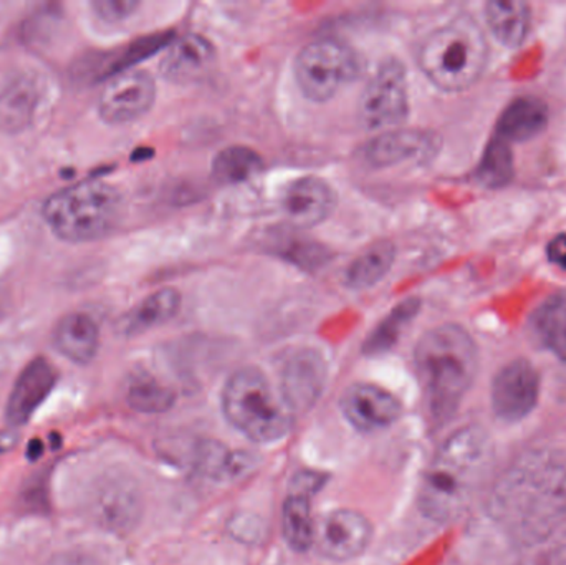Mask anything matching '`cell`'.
<instances>
[{
  "mask_svg": "<svg viewBox=\"0 0 566 565\" xmlns=\"http://www.w3.org/2000/svg\"><path fill=\"white\" fill-rule=\"evenodd\" d=\"M489 513L515 540L537 544L566 524V451L532 450L492 488Z\"/></svg>",
  "mask_w": 566,
  "mask_h": 565,
  "instance_id": "cell-1",
  "label": "cell"
},
{
  "mask_svg": "<svg viewBox=\"0 0 566 565\" xmlns=\"http://www.w3.org/2000/svg\"><path fill=\"white\" fill-rule=\"evenodd\" d=\"M494 461L491 438L479 427L452 433L439 448L422 478L418 506L432 523L458 520L481 490Z\"/></svg>",
  "mask_w": 566,
  "mask_h": 565,
  "instance_id": "cell-2",
  "label": "cell"
},
{
  "mask_svg": "<svg viewBox=\"0 0 566 565\" xmlns=\"http://www.w3.org/2000/svg\"><path fill=\"white\" fill-rule=\"evenodd\" d=\"M415 365L429 415L444 425L454 417L479 370L478 345L465 328L439 325L419 338Z\"/></svg>",
  "mask_w": 566,
  "mask_h": 565,
  "instance_id": "cell-3",
  "label": "cell"
},
{
  "mask_svg": "<svg viewBox=\"0 0 566 565\" xmlns=\"http://www.w3.org/2000/svg\"><path fill=\"white\" fill-rule=\"evenodd\" d=\"M489 46L479 23L459 15L429 33L418 53L422 73L442 92L471 88L488 65Z\"/></svg>",
  "mask_w": 566,
  "mask_h": 565,
  "instance_id": "cell-4",
  "label": "cell"
},
{
  "mask_svg": "<svg viewBox=\"0 0 566 565\" xmlns=\"http://www.w3.org/2000/svg\"><path fill=\"white\" fill-rule=\"evenodd\" d=\"M123 199L118 189L102 181H85L46 199L42 215L56 238L90 242L105 238L118 226Z\"/></svg>",
  "mask_w": 566,
  "mask_h": 565,
  "instance_id": "cell-5",
  "label": "cell"
},
{
  "mask_svg": "<svg viewBox=\"0 0 566 565\" xmlns=\"http://www.w3.org/2000/svg\"><path fill=\"white\" fill-rule=\"evenodd\" d=\"M222 411L226 420L252 443H275L292 430L293 415L255 367L232 374L222 391Z\"/></svg>",
  "mask_w": 566,
  "mask_h": 565,
  "instance_id": "cell-6",
  "label": "cell"
},
{
  "mask_svg": "<svg viewBox=\"0 0 566 565\" xmlns=\"http://www.w3.org/2000/svg\"><path fill=\"white\" fill-rule=\"evenodd\" d=\"M363 62L358 53L335 39L306 43L295 60V76L300 90L312 102L332 100L361 75Z\"/></svg>",
  "mask_w": 566,
  "mask_h": 565,
  "instance_id": "cell-7",
  "label": "cell"
},
{
  "mask_svg": "<svg viewBox=\"0 0 566 565\" xmlns=\"http://www.w3.org/2000/svg\"><path fill=\"white\" fill-rule=\"evenodd\" d=\"M359 122L369 132L396 129L409 115L408 79L399 60L386 59L363 90Z\"/></svg>",
  "mask_w": 566,
  "mask_h": 565,
  "instance_id": "cell-8",
  "label": "cell"
},
{
  "mask_svg": "<svg viewBox=\"0 0 566 565\" xmlns=\"http://www.w3.org/2000/svg\"><path fill=\"white\" fill-rule=\"evenodd\" d=\"M90 520L108 533H132L143 514L138 484L125 474L109 473L93 483L86 498Z\"/></svg>",
  "mask_w": 566,
  "mask_h": 565,
  "instance_id": "cell-9",
  "label": "cell"
},
{
  "mask_svg": "<svg viewBox=\"0 0 566 565\" xmlns=\"http://www.w3.org/2000/svg\"><path fill=\"white\" fill-rule=\"evenodd\" d=\"M373 526L358 511L336 510L315 523L313 546L319 556L333 563L356 559L368 550Z\"/></svg>",
  "mask_w": 566,
  "mask_h": 565,
  "instance_id": "cell-10",
  "label": "cell"
},
{
  "mask_svg": "<svg viewBox=\"0 0 566 565\" xmlns=\"http://www.w3.org/2000/svg\"><path fill=\"white\" fill-rule=\"evenodd\" d=\"M156 82L145 70H123L112 76L98 100L99 116L109 125L136 122L151 109Z\"/></svg>",
  "mask_w": 566,
  "mask_h": 565,
  "instance_id": "cell-11",
  "label": "cell"
},
{
  "mask_svg": "<svg viewBox=\"0 0 566 565\" xmlns=\"http://www.w3.org/2000/svg\"><path fill=\"white\" fill-rule=\"evenodd\" d=\"M492 408L499 420L507 423L527 418L541 398V375L537 368L524 358L505 365L492 384Z\"/></svg>",
  "mask_w": 566,
  "mask_h": 565,
  "instance_id": "cell-12",
  "label": "cell"
},
{
  "mask_svg": "<svg viewBox=\"0 0 566 565\" xmlns=\"http://www.w3.org/2000/svg\"><path fill=\"white\" fill-rule=\"evenodd\" d=\"M345 420L361 433L386 430L402 414V405L391 391L373 384H353L339 398Z\"/></svg>",
  "mask_w": 566,
  "mask_h": 565,
  "instance_id": "cell-13",
  "label": "cell"
},
{
  "mask_svg": "<svg viewBox=\"0 0 566 565\" xmlns=\"http://www.w3.org/2000/svg\"><path fill=\"white\" fill-rule=\"evenodd\" d=\"M326 381V365L322 355L303 348L286 358L281 375V397L290 414H305L322 397Z\"/></svg>",
  "mask_w": 566,
  "mask_h": 565,
  "instance_id": "cell-14",
  "label": "cell"
},
{
  "mask_svg": "<svg viewBox=\"0 0 566 565\" xmlns=\"http://www.w3.org/2000/svg\"><path fill=\"white\" fill-rule=\"evenodd\" d=\"M325 486V474L318 471H300L290 484L282 508V531L286 544L295 553H305L313 546L315 521L312 517V500Z\"/></svg>",
  "mask_w": 566,
  "mask_h": 565,
  "instance_id": "cell-15",
  "label": "cell"
},
{
  "mask_svg": "<svg viewBox=\"0 0 566 565\" xmlns=\"http://www.w3.org/2000/svg\"><path fill=\"white\" fill-rule=\"evenodd\" d=\"M59 380V372L46 358L36 357L23 368L10 390L6 420L10 427L29 423L40 405L50 397Z\"/></svg>",
  "mask_w": 566,
  "mask_h": 565,
  "instance_id": "cell-16",
  "label": "cell"
},
{
  "mask_svg": "<svg viewBox=\"0 0 566 565\" xmlns=\"http://www.w3.org/2000/svg\"><path fill=\"white\" fill-rule=\"evenodd\" d=\"M335 206L336 195L332 186L316 176L296 179L283 192V216L296 229L322 224L329 218Z\"/></svg>",
  "mask_w": 566,
  "mask_h": 565,
  "instance_id": "cell-17",
  "label": "cell"
},
{
  "mask_svg": "<svg viewBox=\"0 0 566 565\" xmlns=\"http://www.w3.org/2000/svg\"><path fill=\"white\" fill-rule=\"evenodd\" d=\"M218 52L211 40L199 33L179 36L163 59L159 72L166 80L179 85L205 79L214 66Z\"/></svg>",
  "mask_w": 566,
  "mask_h": 565,
  "instance_id": "cell-18",
  "label": "cell"
},
{
  "mask_svg": "<svg viewBox=\"0 0 566 565\" xmlns=\"http://www.w3.org/2000/svg\"><path fill=\"white\" fill-rule=\"evenodd\" d=\"M431 136L415 129H389L366 145L365 159L373 168H391L409 159L428 158L434 151Z\"/></svg>",
  "mask_w": 566,
  "mask_h": 565,
  "instance_id": "cell-19",
  "label": "cell"
},
{
  "mask_svg": "<svg viewBox=\"0 0 566 565\" xmlns=\"http://www.w3.org/2000/svg\"><path fill=\"white\" fill-rule=\"evenodd\" d=\"M53 347L73 364H90L98 354V325L82 312L65 315L53 331Z\"/></svg>",
  "mask_w": 566,
  "mask_h": 565,
  "instance_id": "cell-20",
  "label": "cell"
},
{
  "mask_svg": "<svg viewBox=\"0 0 566 565\" xmlns=\"http://www.w3.org/2000/svg\"><path fill=\"white\" fill-rule=\"evenodd\" d=\"M40 102L39 80L23 75L13 79L0 92V129L19 133L32 123Z\"/></svg>",
  "mask_w": 566,
  "mask_h": 565,
  "instance_id": "cell-21",
  "label": "cell"
},
{
  "mask_svg": "<svg viewBox=\"0 0 566 565\" xmlns=\"http://www.w3.org/2000/svg\"><path fill=\"white\" fill-rule=\"evenodd\" d=\"M179 307H181V294L176 289H161L139 302L128 314L123 315L118 324L119 334L125 337H135L161 327L178 314Z\"/></svg>",
  "mask_w": 566,
  "mask_h": 565,
  "instance_id": "cell-22",
  "label": "cell"
},
{
  "mask_svg": "<svg viewBox=\"0 0 566 565\" xmlns=\"http://www.w3.org/2000/svg\"><path fill=\"white\" fill-rule=\"evenodd\" d=\"M548 123V108L535 96L514 100L499 119V138L504 142H527L541 135Z\"/></svg>",
  "mask_w": 566,
  "mask_h": 565,
  "instance_id": "cell-23",
  "label": "cell"
},
{
  "mask_svg": "<svg viewBox=\"0 0 566 565\" xmlns=\"http://www.w3.org/2000/svg\"><path fill=\"white\" fill-rule=\"evenodd\" d=\"M396 259V245L388 239L375 242L361 252L346 271V285L353 291H366L381 282Z\"/></svg>",
  "mask_w": 566,
  "mask_h": 565,
  "instance_id": "cell-24",
  "label": "cell"
},
{
  "mask_svg": "<svg viewBox=\"0 0 566 565\" xmlns=\"http://www.w3.org/2000/svg\"><path fill=\"white\" fill-rule=\"evenodd\" d=\"M485 15L492 33L507 46L524 43L531 30V7L518 0H494L485 7Z\"/></svg>",
  "mask_w": 566,
  "mask_h": 565,
  "instance_id": "cell-25",
  "label": "cell"
},
{
  "mask_svg": "<svg viewBox=\"0 0 566 565\" xmlns=\"http://www.w3.org/2000/svg\"><path fill=\"white\" fill-rule=\"evenodd\" d=\"M251 464L252 460L248 453L229 450L216 441H205L196 448V470L214 481L235 480L251 470Z\"/></svg>",
  "mask_w": 566,
  "mask_h": 565,
  "instance_id": "cell-26",
  "label": "cell"
},
{
  "mask_svg": "<svg viewBox=\"0 0 566 565\" xmlns=\"http://www.w3.org/2000/svg\"><path fill=\"white\" fill-rule=\"evenodd\" d=\"M532 331L542 347L566 362V295H555L537 308Z\"/></svg>",
  "mask_w": 566,
  "mask_h": 565,
  "instance_id": "cell-27",
  "label": "cell"
},
{
  "mask_svg": "<svg viewBox=\"0 0 566 565\" xmlns=\"http://www.w3.org/2000/svg\"><path fill=\"white\" fill-rule=\"evenodd\" d=\"M264 169V159L249 146H228L216 155L212 176L222 185L249 181Z\"/></svg>",
  "mask_w": 566,
  "mask_h": 565,
  "instance_id": "cell-28",
  "label": "cell"
},
{
  "mask_svg": "<svg viewBox=\"0 0 566 565\" xmlns=\"http://www.w3.org/2000/svg\"><path fill=\"white\" fill-rule=\"evenodd\" d=\"M175 391L146 372L136 374L126 388V404L138 414H165L175 407Z\"/></svg>",
  "mask_w": 566,
  "mask_h": 565,
  "instance_id": "cell-29",
  "label": "cell"
},
{
  "mask_svg": "<svg viewBox=\"0 0 566 565\" xmlns=\"http://www.w3.org/2000/svg\"><path fill=\"white\" fill-rule=\"evenodd\" d=\"M419 307H421L419 299H408L392 308L391 314L373 331L368 341L365 342V354L378 355L389 350L398 342L406 325L418 315Z\"/></svg>",
  "mask_w": 566,
  "mask_h": 565,
  "instance_id": "cell-30",
  "label": "cell"
},
{
  "mask_svg": "<svg viewBox=\"0 0 566 565\" xmlns=\"http://www.w3.org/2000/svg\"><path fill=\"white\" fill-rule=\"evenodd\" d=\"M514 155H512L511 146L504 139L495 136L489 143L484 156L479 163L478 172H475L479 182L485 188H504L514 178Z\"/></svg>",
  "mask_w": 566,
  "mask_h": 565,
  "instance_id": "cell-31",
  "label": "cell"
},
{
  "mask_svg": "<svg viewBox=\"0 0 566 565\" xmlns=\"http://www.w3.org/2000/svg\"><path fill=\"white\" fill-rule=\"evenodd\" d=\"M138 7L139 2L136 0H95L92 3L96 17L108 23L123 22L132 17Z\"/></svg>",
  "mask_w": 566,
  "mask_h": 565,
  "instance_id": "cell-32",
  "label": "cell"
},
{
  "mask_svg": "<svg viewBox=\"0 0 566 565\" xmlns=\"http://www.w3.org/2000/svg\"><path fill=\"white\" fill-rule=\"evenodd\" d=\"M547 251L551 262H554L558 268L566 269V234H560L552 239Z\"/></svg>",
  "mask_w": 566,
  "mask_h": 565,
  "instance_id": "cell-33",
  "label": "cell"
},
{
  "mask_svg": "<svg viewBox=\"0 0 566 565\" xmlns=\"http://www.w3.org/2000/svg\"><path fill=\"white\" fill-rule=\"evenodd\" d=\"M45 565H99L92 557L85 556V554H60V556L53 557Z\"/></svg>",
  "mask_w": 566,
  "mask_h": 565,
  "instance_id": "cell-34",
  "label": "cell"
},
{
  "mask_svg": "<svg viewBox=\"0 0 566 565\" xmlns=\"http://www.w3.org/2000/svg\"><path fill=\"white\" fill-rule=\"evenodd\" d=\"M43 451H45V444L40 440H30L29 444H27V458L30 461H36L39 458H42Z\"/></svg>",
  "mask_w": 566,
  "mask_h": 565,
  "instance_id": "cell-35",
  "label": "cell"
},
{
  "mask_svg": "<svg viewBox=\"0 0 566 565\" xmlns=\"http://www.w3.org/2000/svg\"><path fill=\"white\" fill-rule=\"evenodd\" d=\"M554 565H566V530L562 534L560 543H558L557 551H555Z\"/></svg>",
  "mask_w": 566,
  "mask_h": 565,
  "instance_id": "cell-36",
  "label": "cell"
},
{
  "mask_svg": "<svg viewBox=\"0 0 566 565\" xmlns=\"http://www.w3.org/2000/svg\"><path fill=\"white\" fill-rule=\"evenodd\" d=\"M12 437H10L9 440H7L6 435H2V437H0V453H3V451H6L7 448L12 447Z\"/></svg>",
  "mask_w": 566,
  "mask_h": 565,
  "instance_id": "cell-37",
  "label": "cell"
}]
</instances>
